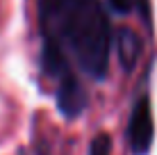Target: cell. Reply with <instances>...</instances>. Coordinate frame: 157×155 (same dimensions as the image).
<instances>
[{"label":"cell","instance_id":"obj_4","mask_svg":"<svg viewBox=\"0 0 157 155\" xmlns=\"http://www.w3.org/2000/svg\"><path fill=\"white\" fill-rule=\"evenodd\" d=\"M109 12L116 14H130V12H148V0H107Z\"/></svg>","mask_w":157,"mask_h":155},{"label":"cell","instance_id":"obj_5","mask_svg":"<svg viewBox=\"0 0 157 155\" xmlns=\"http://www.w3.org/2000/svg\"><path fill=\"white\" fill-rule=\"evenodd\" d=\"M109 153H112V139H109V135L100 132V135H96L94 139H91L89 155H109Z\"/></svg>","mask_w":157,"mask_h":155},{"label":"cell","instance_id":"obj_2","mask_svg":"<svg viewBox=\"0 0 157 155\" xmlns=\"http://www.w3.org/2000/svg\"><path fill=\"white\" fill-rule=\"evenodd\" d=\"M155 139V121H153V105L150 96L141 94L132 105L128 121V146L132 155H148Z\"/></svg>","mask_w":157,"mask_h":155},{"label":"cell","instance_id":"obj_3","mask_svg":"<svg viewBox=\"0 0 157 155\" xmlns=\"http://www.w3.org/2000/svg\"><path fill=\"white\" fill-rule=\"evenodd\" d=\"M114 44H116V52H118V60H121L123 68H132L139 52H141V39L134 32L123 28L121 32H116Z\"/></svg>","mask_w":157,"mask_h":155},{"label":"cell","instance_id":"obj_1","mask_svg":"<svg viewBox=\"0 0 157 155\" xmlns=\"http://www.w3.org/2000/svg\"><path fill=\"white\" fill-rule=\"evenodd\" d=\"M41 68L55 82L57 107L66 119L86 110L89 96L80 76L107 78L114 44L107 0H36Z\"/></svg>","mask_w":157,"mask_h":155}]
</instances>
